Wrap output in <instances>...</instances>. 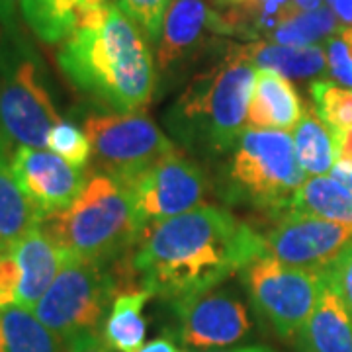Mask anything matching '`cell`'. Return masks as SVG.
<instances>
[{
	"mask_svg": "<svg viewBox=\"0 0 352 352\" xmlns=\"http://www.w3.org/2000/svg\"><path fill=\"white\" fill-rule=\"evenodd\" d=\"M266 254V239L251 226L226 208L200 206L147 227L129 266L139 286L173 302L214 289Z\"/></svg>",
	"mask_w": 352,
	"mask_h": 352,
	"instance_id": "obj_1",
	"label": "cell"
},
{
	"mask_svg": "<svg viewBox=\"0 0 352 352\" xmlns=\"http://www.w3.org/2000/svg\"><path fill=\"white\" fill-rule=\"evenodd\" d=\"M57 63L78 92L112 113L143 112L155 92L151 50L118 2L63 41Z\"/></svg>",
	"mask_w": 352,
	"mask_h": 352,
	"instance_id": "obj_2",
	"label": "cell"
},
{
	"mask_svg": "<svg viewBox=\"0 0 352 352\" xmlns=\"http://www.w3.org/2000/svg\"><path fill=\"white\" fill-rule=\"evenodd\" d=\"M254 82L256 67L249 61L245 45L229 47L219 63L190 80L166 113L170 133L188 151L204 157L233 151L247 129Z\"/></svg>",
	"mask_w": 352,
	"mask_h": 352,
	"instance_id": "obj_3",
	"label": "cell"
},
{
	"mask_svg": "<svg viewBox=\"0 0 352 352\" xmlns=\"http://www.w3.org/2000/svg\"><path fill=\"white\" fill-rule=\"evenodd\" d=\"M39 227L69 256L100 264L118 263L133 252L143 233L126 186L100 173L88 178L71 208L45 215Z\"/></svg>",
	"mask_w": 352,
	"mask_h": 352,
	"instance_id": "obj_4",
	"label": "cell"
},
{
	"mask_svg": "<svg viewBox=\"0 0 352 352\" xmlns=\"http://www.w3.org/2000/svg\"><path fill=\"white\" fill-rule=\"evenodd\" d=\"M305 180L288 131L245 129L227 161L223 196L280 217Z\"/></svg>",
	"mask_w": 352,
	"mask_h": 352,
	"instance_id": "obj_5",
	"label": "cell"
},
{
	"mask_svg": "<svg viewBox=\"0 0 352 352\" xmlns=\"http://www.w3.org/2000/svg\"><path fill=\"white\" fill-rule=\"evenodd\" d=\"M129 289L118 263L100 264L69 256L34 314L65 342L82 333H98L112 300Z\"/></svg>",
	"mask_w": 352,
	"mask_h": 352,
	"instance_id": "obj_6",
	"label": "cell"
},
{
	"mask_svg": "<svg viewBox=\"0 0 352 352\" xmlns=\"http://www.w3.org/2000/svg\"><path fill=\"white\" fill-rule=\"evenodd\" d=\"M241 282L254 311L280 339L292 340L300 335L314 311L325 272L292 268L266 254L241 270Z\"/></svg>",
	"mask_w": 352,
	"mask_h": 352,
	"instance_id": "obj_7",
	"label": "cell"
},
{
	"mask_svg": "<svg viewBox=\"0 0 352 352\" xmlns=\"http://www.w3.org/2000/svg\"><path fill=\"white\" fill-rule=\"evenodd\" d=\"M85 133L98 173L124 186L176 151L173 141L143 112L90 116L85 122Z\"/></svg>",
	"mask_w": 352,
	"mask_h": 352,
	"instance_id": "obj_8",
	"label": "cell"
},
{
	"mask_svg": "<svg viewBox=\"0 0 352 352\" xmlns=\"http://www.w3.org/2000/svg\"><path fill=\"white\" fill-rule=\"evenodd\" d=\"M208 188V178L200 166L176 151L126 184L141 231L200 208Z\"/></svg>",
	"mask_w": 352,
	"mask_h": 352,
	"instance_id": "obj_9",
	"label": "cell"
},
{
	"mask_svg": "<svg viewBox=\"0 0 352 352\" xmlns=\"http://www.w3.org/2000/svg\"><path fill=\"white\" fill-rule=\"evenodd\" d=\"M57 108L38 63L18 57L0 75V131L20 145L45 149L53 126L59 122Z\"/></svg>",
	"mask_w": 352,
	"mask_h": 352,
	"instance_id": "obj_10",
	"label": "cell"
},
{
	"mask_svg": "<svg viewBox=\"0 0 352 352\" xmlns=\"http://www.w3.org/2000/svg\"><path fill=\"white\" fill-rule=\"evenodd\" d=\"M180 344L196 351H223L251 331L249 311L229 292H206L170 302Z\"/></svg>",
	"mask_w": 352,
	"mask_h": 352,
	"instance_id": "obj_11",
	"label": "cell"
},
{
	"mask_svg": "<svg viewBox=\"0 0 352 352\" xmlns=\"http://www.w3.org/2000/svg\"><path fill=\"white\" fill-rule=\"evenodd\" d=\"M266 251L292 268L325 270L352 245V226L303 214H284L268 231Z\"/></svg>",
	"mask_w": 352,
	"mask_h": 352,
	"instance_id": "obj_12",
	"label": "cell"
},
{
	"mask_svg": "<svg viewBox=\"0 0 352 352\" xmlns=\"http://www.w3.org/2000/svg\"><path fill=\"white\" fill-rule=\"evenodd\" d=\"M10 168L20 188L43 217L71 208L88 184L82 168L69 164L55 153L25 145L14 151Z\"/></svg>",
	"mask_w": 352,
	"mask_h": 352,
	"instance_id": "obj_13",
	"label": "cell"
},
{
	"mask_svg": "<svg viewBox=\"0 0 352 352\" xmlns=\"http://www.w3.org/2000/svg\"><path fill=\"white\" fill-rule=\"evenodd\" d=\"M229 34H233V30L223 14L212 10L204 0H173L159 38L161 71L190 61L206 50L215 36Z\"/></svg>",
	"mask_w": 352,
	"mask_h": 352,
	"instance_id": "obj_14",
	"label": "cell"
},
{
	"mask_svg": "<svg viewBox=\"0 0 352 352\" xmlns=\"http://www.w3.org/2000/svg\"><path fill=\"white\" fill-rule=\"evenodd\" d=\"M116 0H20L25 24L45 43H63L96 24Z\"/></svg>",
	"mask_w": 352,
	"mask_h": 352,
	"instance_id": "obj_15",
	"label": "cell"
},
{
	"mask_svg": "<svg viewBox=\"0 0 352 352\" xmlns=\"http://www.w3.org/2000/svg\"><path fill=\"white\" fill-rule=\"evenodd\" d=\"M12 252L20 266V288L16 305L34 311L39 300L45 296V292L59 274L67 252L55 241L50 239L41 231V227L25 235L14 247Z\"/></svg>",
	"mask_w": 352,
	"mask_h": 352,
	"instance_id": "obj_16",
	"label": "cell"
},
{
	"mask_svg": "<svg viewBox=\"0 0 352 352\" xmlns=\"http://www.w3.org/2000/svg\"><path fill=\"white\" fill-rule=\"evenodd\" d=\"M303 110L302 98L289 78L270 69L256 71V82L247 112V129L289 131L302 120Z\"/></svg>",
	"mask_w": 352,
	"mask_h": 352,
	"instance_id": "obj_17",
	"label": "cell"
},
{
	"mask_svg": "<svg viewBox=\"0 0 352 352\" xmlns=\"http://www.w3.org/2000/svg\"><path fill=\"white\" fill-rule=\"evenodd\" d=\"M296 340L302 352H352V315L327 274L314 311Z\"/></svg>",
	"mask_w": 352,
	"mask_h": 352,
	"instance_id": "obj_18",
	"label": "cell"
},
{
	"mask_svg": "<svg viewBox=\"0 0 352 352\" xmlns=\"http://www.w3.org/2000/svg\"><path fill=\"white\" fill-rule=\"evenodd\" d=\"M43 214L20 188L6 155L0 157V251L14 247L38 229Z\"/></svg>",
	"mask_w": 352,
	"mask_h": 352,
	"instance_id": "obj_19",
	"label": "cell"
},
{
	"mask_svg": "<svg viewBox=\"0 0 352 352\" xmlns=\"http://www.w3.org/2000/svg\"><path fill=\"white\" fill-rule=\"evenodd\" d=\"M153 298L151 289L129 288L113 300L112 309L104 321L102 335L116 352H139L145 344L147 321L143 309Z\"/></svg>",
	"mask_w": 352,
	"mask_h": 352,
	"instance_id": "obj_20",
	"label": "cell"
},
{
	"mask_svg": "<svg viewBox=\"0 0 352 352\" xmlns=\"http://www.w3.org/2000/svg\"><path fill=\"white\" fill-rule=\"evenodd\" d=\"M245 53L256 69H270L286 78H309L327 71V53L321 45L249 43Z\"/></svg>",
	"mask_w": 352,
	"mask_h": 352,
	"instance_id": "obj_21",
	"label": "cell"
},
{
	"mask_svg": "<svg viewBox=\"0 0 352 352\" xmlns=\"http://www.w3.org/2000/svg\"><path fill=\"white\" fill-rule=\"evenodd\" d=\"M286 214L315 215L352 226V192L333 176H311L294 194Z\"/></svg>",
	"mask_w": 352,
	"mask_h": 352,
	"instance_id": "obj_22",
	"label": "cell"
},
{
	"mask_svg": "<svg viewBox=\"0 0 352 352\" xmlns=\"http://www.w3.org/2000/svg\"><path fill=\"white\" fill-rule=\"evenodd\" d=\"M0 352H67V342L34 311L10 305L0 309Z\"/></svg>",
	"mask_w": 352,
	"mask_h": 352,
	"instance_id": "obj_23",
	"label": "cell"
},
{
	"mask_svg": "<svg viewBox=\"0 0 352 352\" xmlns=\"http://www.w3.org/2000/svg\"><path fill=\"white\" fill-rule=\"evenodd\" d=\"M296 157L307 176H325L337 164V143L315 110H303L302 120L294 127Z\"/></svg>",
	"mask_w": 352,
	"mask_h": 352,
	"instance_id": "obj_24",
	"label": "cell"
},
{
	"mask_svg": "<svg viewBox=\"0 0 352 352\" xmlns=\"http://www.w3.org/2000/svg\"><path fill=\"white\" fill-rule=\"evenodd\" d=\"M337 30H340L339 20L331 6H319L309 12L298 14L274 30L268 39L276 41L278 45H317V41L329 39Z\"/></svg>",
	"mask_w": 352,
	"mask_h": 352,
	"instance_id": "obj_25",
	"label": "cell"
},
{
	"mask_svg": "<svg viewBox=\"0 0 352 352\" xmlns=\"http://www.w3.org/2000/svg\"><path fill=\"white\" fill-rule=\"evenodd\" d=\"M315 112L331 129L333 138L352 129V90L329 80H315L309 87Z\"/></svg>",
	"mask_w": 352,
	"mask_h": 352,
	"instance_id": "obj_26",
	"label": "cell"
},
{
	"mask_svg": "<svg viewBox=\"0 0 352 352\" xmlns=\"http://www.w3.org/2000/svg\"><path fill=\"white\" fill-rule=\"evenodd\" d=\"M47 147L51 153L59 155L61 159H65L67 163L73 164L76 168H82L92 155V147H90L87 133L80 131L69 120H59L53 126L50 138H47Z\"/></svg>",
	"mask_w": 352,
	"mask_h": 352,
	"instance_id": "obj_27",
	"label": "cell"
},
{
	"mask_svg": "<svg viewBox=\"0 0 352 352\" xmlns=\"http://www.w3.org/2000/svg\"><path fill=\"white\" fill-rule=\"evenodd\" d=\"M116 2L147 34V38H161L164 16L170 6V0H116Z\"/></svg>",
	"mask_w": 352,
	"mask_h": 352,
	"instance_id": "obj_28",
	"label": "cell"
},
{
	"mask_svg": "<svg viewBox=\"0 0 352 352\" xmlns=\"http://www.w3.org/2000/svg\"><path fill=\"white\" fill-rule=\"evenodd\" d=\"M325 274L333 284V288L339 292L349 314L352 315V245H349L337 256V261L325 268Z\"/></svg>",
	"mask_w": 352,
	"mask_h": 352,
	"instance_id": "obj_29",
	"label": "cell"
},
{
	"mask_svg": "<svg viewBox=\"0 0 352 352\" xmlns=\"http://www.w3.org/2000/svg\"><path fill=\"white\" fill-rule=\"evenodd\" d=\"M327 69L329 75L333 76L342 87L352 88V57L349 55L346 43L339 38L327 39Z\"/></svg>",
	"mask_w": 352,
	"mask_h": 352,
	"instance_id": "obj_30",
	"label": "cell"
},
{
	"mask_svg": "<svg viewBox=\"0 0 352 352\" xmlns=\"http://www.w3.org/2000/svg\"><path fill=\"white\" fill-rule=\"evenodd\" d=\"M20 288V266L12 251H0V309L16 305Z\"/></svg>",
	"mask_w": 352,
	"mask_h": 352,
	"instance_id": "obj_31",
	"label": "cell"
},
{
	"mask_svg": "<svg viewBox=\"0 0 352 352\" xmlns=\"http://www.w3.org/2000/svg\"><path fill=\"white\" fill-rule=\"evenodd\" d=\"M67 352H116L102 333H82L67 342Z\"/></svg>",
	"mask_w": 352,
	"mask_h": 352,
	"instance_id": "obj_32",
	"label": "cell"
},
{
	"mask_svg": "<svg viewBox=\"0 0 352 352\" xmlns=\"http://www.w3.org/2000/svg\"><path fill=\"white\" fill-rule=\"evenodd\" d=\"M337 143V163L352 168V129L335 135Z\"/></svg>",
	"mask_w": 352,
	"mask_h": 352,
	"instance_id": "obj_33",
	"label": "cell"
},
{
	"mask_svg": "<svg viewBox=\"0 0 352 352\" xmlns=\"http://www.w3.org/2000/svg\"><path fill=\"white\" fill-rule=\"evenodd\" d=\"M329 4H331V10L335 12L337 20H339L340 30L352 28V0H329Z\"/></svg>",
	"mask_w": 352,
	"mask_h": 352,
	"instance_id": "obj_34",
	"label": "cell"
},
{
	"mask_svg": "<svg viewBox=\"0 0 352 352\" xmlns=\"http://www.w3.org/2000/svg\"><path fill=\"white\" fill-rule=\"evenodd\" d=\"M139 352H180L168 339H153L141 346Z\"/></svg>",
	"mask_w": 352,
	"mask_h": 352,
	"instance_id": "obj_35",
	"label": "cell"
},
{
	"mask_svg": "<svg viewBox=\"0 0 352 352\" xmlns=\"http://www.w3.org/2000/svg\"><path fill=\"white\" fill-rule=\"evenodd\" d=\"M321 2L323 0H296V6H298L300 12H309V10H315V8L323 6Z\"/></svg>",
	"mask_w": 352,
	"mask_h": 352,
	"instance_id": "obj_36",
	"label": "cell"
},
{
	"mask_svg": "<svg viewBox=\"0 0 352 352\" xmlns=\"http://www.w3.org/2000/svg\"><path fill=\"white\" fill-rule=\"evenodd\" d=\"M206 352H276L270 346H245V349H231V351H206Z\"/></svg>",
	"mask_w": 352,
	"mask_h": 352,
	"instance_id": "obj_37",
	"label": "cell"
},
{
	"mask_svg": "<svg viewBox=\"0 0 352 352\" xmlns=\"http://www.w3.org/2000/svg\"><path fill=\"white\" fill-rule=\"evenodd\" d=\"M340 39L346 43L349 55L352 57V28H344V30H340Z\"/></svg>",
	"mask_w": 352,
	"mask_h": 352,
	"instance_id": "obj_38",
	"label": "cell"
},
{
	"mask_svg": "<svg viewBox=\"0 0 352 352\" xmlns=\"http://www.w3.org/2000/svg\"><path fill=\"white\" fill-rule=\"evenodd\" d=\"M245 2L249 0H219L217 6H223V8H235V6H243Z\"/></svg>",
	"mask_w": 352,
	"mask_h": 352,
	"instance_id": "obj_39",
	"label": "cell"
},
{
	"mask_svg": "<svg viewBox=\"0 0 352 352\" xmlns=\"http://www.w3.org/2000/svg\"><path fill=\"white\" fill-rule=\"evenodd\" d=\"M4 149H6V143H4V139H2V133H0V157L4 155Z\"/></svg>",
	"mask_w": 352,
	"mask_h": 352,
	"instance_id": "obj_40",
	"label": "cell"
},
{
	"mask_svg": "<svg viewBox=\"0 0 352 352\" xmlns=\"http://www.w3.org/2000/svg\"><path fill=\"white\" fill-rule=\"evenodd\" d=\"M214 2H215V4H217V2H219V0H214Z\"/></svg>",
	"mask_w": 352,
	"mask_h": 352,
	"instance_id": "obj_41",
	"label": "cell"
}]
</instances>
